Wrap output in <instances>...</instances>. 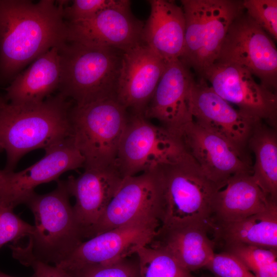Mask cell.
Instances as JSON below:
<instances>
[{
    "mask_svg": "<svg viewBox=\"0 0 277 277\" xmlns=\"http://www.w3.org/2000/svg\"><path fill=\"white\" fill-rule=\"evenodd\" d=\"M64 1L0 0V83L67 41Z\"/></svg>",
    "mask_w": 277,
    "mask_h": 277,
    "instance_id": "cell-1",
    "label": "cell"
},
{
    "mask_svg": "<svg viewBox=\"0 0 277 277\" xmlns=\"http://www.w3.org/2000/svg\"><path fill=\"white\" fill-rule=\"evenodd\" d=\"M71 109V103L60 93L27 105L11 104L0 94V147L7 158L4 169L13 170L27 153L69 137Z\"/></svg>",
    "mask_w": 277,
    "mask_h": 277,
    "instance_id": "cell-2",
    "label": "cell"
},
{
    "mask_svg": "<svg viewBox=\"0 0 277 277\" xmlns=\"http://www.w3.org/2000/svg\"><path fill=\"white\" fill-rule=\"evenodd\" d=\"M159 168L164 192L161 227L210 228L212 204L219 186L205 176L185 151Z\"/></svg>",
    "mask_w": 277,
    "mask_h": 277,
    "instance_id": "cell-3",
    "label": "cell"
},
{
    "mask_svg": "<svg viewBox=\"0 0 277 277\" xmlns=\"http://www.w3.org/2000/svg\"><path fill=\"white\" fill-rule=\"evenodd\" d=\"M67 41L60 48L62 74L60 93L76 105L115 97L122 52Z\"/></svg>",
    "mask_w": 277,
    "mask_h": 277,
    "instance_id": "cell-4",
    "label": "cell"
},
{
    "mask_svg": "<svg viewBox=\"0 0 277 277\" xmlns=\"http://www.w3.org/2000/svg\"><path fill=\"white\" fill-rule=\"evenodd\" d=\"M50 192H35L25 204L32 211L34 230L29 237L34 256L56 266L68 257L85 238L70 204L65 181H57Z\"/></svg>",
    "mask_w": 277,
    "mask_h": 277,
    "instance_id": "cell-5",
    "label": "cell"
},
{
    "mask_svg": "<svg viewBox=\"0 0 277 277\" xmlns=\"http://www.w3.org/2000/svg\"><path fill=\"white\" fill-rule=\"evenodd\" d=\"M128 117L115 97L71 107L70 137L84 159V169L115 166Z\"/></svg>",
    "mask_w": 277,
    "mask_h": 277,
    "instance_id": "cell-6",
    "label": "cell"
},
{
    "mask_svg": "<svg viewBox=\"0 0 277 277\" xmlns=\"http://www.w3.org/2000/svg\"><path fill=\"white\" fill-rule=\"evenodd\" d=\"M185 43L180 59L200 77L217 60L230 26L243 11L242 1L182 0Z\"/></svg>",
    "mask_w": 277,
    "mask_h": 277,
    "instance_id": "cell-7",
    "label": "cell"
},
{
    "mask_svg": "<svg viewBox=\"0 0 277 277\" xmlns=\"http://www.w3.org/2000/svg\"><path fill=\"white\" fill-rule=\"evenodd\" d=\"M185 151L177 134L133 113L128 115L115 166L123 177L133 176L168 164Z\"/></svg>",
    "mask_w": 277,
    "mask_h": 277,
    "instance_id": "cell-8",
    "label": "cell"
},
{
    "mask_svg": "<svg viewBox=\"0 0 277 277\" xmlns=\"http://www.w3.org/2000/svg\"><path fill=\"white\" fill-rule=\"evenodd\" d=\"M216 61L239 66L267 88L274 91L276 88L277 49L274 40L244 10L230 26Z\"/></svg>",
    "mask_w": 277,
    "mask_h": 277,
    "instance_id": "cell-9",
    "label": "cell"
},
{
    "mask_svg": "<svg viewBox=\"0 0 277 277\" xmlns=\"http://www.w3.org/2000/svg\"><path fill=\"white\" fill-rule=\"evenodd\" d=\"M161 225L160 220L142 217L81 243L55 266L71 271L89 265L114 263L136 254L148 245Z\"/></svg>",
    "mask_w": 277,
    "mask_h": 277,
    "instance_id": "cell-10",
    "label": "cell"
},
{
    "mask_svg": "<svg viewBox=\"0 0 277 277\" xmlns=\"http://www.w3.org/2000/svg\"><path fill=\"white\" fill-rule=\"evenodd\" d=\"M164 204V184L159 167L125 177L88 238L142 217L156 218L161 222Z\"/></svg>",
    "mask_w": 277,
    "mask_h": 277,
    "instance_id": "cell-11",
    "label": "cell"
},
{
    "mask_svg": "<svg viewBox=\"0 0 277 277\" xmlns=\"http://www.w3.org/2000/svg\"><path fill=\"white\" fill-rule=\"evenodd\" d=\"M45 150L39 161L24 170H0V205L13 210L25 204L37 186L57 181L64 172L84 166V159L70 136Z\"/></svg>",
    "mask_w": 277,
    "mask_h": 277,
    "instance_id": "cell-12",
    "label": "cell"
},
{
    "mask_svg": "<svg viewBox=\"0 0 277 277\" xmlns=\"http://www.w3.org/2000/svg\"><path fill=\"white\" fill-rule=\"evenodd\" d=\"M201 77L223 100L275 129L276 94L258 83L247 70L216 61Z\"/></svg>",
    "mask_w": 277,
    "mask_h": 277,
    "instance_id": "cell-13",
    "label": "cell"
},
{
    "mask_svg": "<svg viewBox=\"0 0 277 277\" xmlns=\"http://www.w3.org/2000/svg\"><path fill=\"white\" fill-rule=\"evenodd\" d=\"M185 151L205 176L219 188L236 174L252 173L247 153L193 120L176 133Z\"/></svg>",
    "mask_w": 277,
    "mask_h": 277,
    "instance_id": "cell-14",
    "label": "cell"
},
{
    "mask_svg": "<svg viewBox=\"0 0 277 277\" xmlns=\"http://www.w3.org/2000/svg\"><path fill=\"white\" fill-rule=\"evenodd\" d=\"M190 109L194 122L245 152L254 128L263 122L234 108L201 77L192 87Z\"/></svg>",
    "mask_w": 277,
    "mask_h": 277,
    "instance_id": "cell-15",
    "label": "cell"
},
{
    "mask_svg": "<svg viewBox=\"0 0 277 277\" xmlns=\"http://www.w3.org/2000/svg\"><path fill=\"white\" fill-rule=\"evenodd\" d=\"M130 4V1L118 0L91 18L67 22V41L122 52L142 42L144 23L133 15Z\"/></svg>",
    "mask_w": 277,
    "mask_h": 277,
    "instance_id": "cell-16",
    "label": "cell"
},
{
    "mask_svg": "<svg viewBox=\"0 0 277 277\" xmlns=\"http://www.w3.org/2000/svg\"><path fill=\"white\" fill-rule=\"evenodd\" d=\"M166 63L142 42L122 52L115 98L127 110L144 114Z\"/></svg>",
    "mask_w": 277,
    "mask_h": 277,
    "instance_id": "cell-17",
    "label": "cell"
},
{
    "mask_svg": "<svg viewBox=\"0 0 277 277\" xmlns=\"http://www.w3.org/2000/svg\"><path fill=\"white\" fill-rule=\"evenodd\" d=\"M195 81L190 69L180 60L166 63L144 116L157 120L175 134L193 120L190 96Z\"/></svg>",
    "mask_w": 277,
    "mask_h": 277,
    "instance_id": "cell-18",
    "label": "cell"
},
{
    "mask_svg": "<svg viewBox=\"0 0 277 277\" xmlns=\"http://www.w3.org/2000/svg\"><path fill=\"white\" fill-rule=\"evenodd\" d=\"M123 178L116 167L111 166L85 169L78 176H70L65 181L70 196L75 198L74 214L85 238L116 193Z\"/></svg>",
    "mask_w": 277,
    "mask_h": 277,
    "instance_id": "cell-19",
    "label": "cell"
},
{
    "mask_svg": "<svg viewBox=\"0 0 277 277\" xmlns=\"http://www.w3.org/2000/svg\"><path fill=\"white\" fill-rule=\"evenodd\" d=\"M149 16L142 41L166 63L180 60L185 43V18L182 6L173 1L150 0Z\"/></svg>",
    "mask_w": 277,
    "mask_h": 277,
    "instance_id": "cell-20",
    "label": "cell"
},
{
    "mask_svg": "<svg viewBox=\"0 0 277 277\" xmlns=\"http://www.w3.org/2000/svg\"><path fill=\"white\" fill-rule=\"evenodd\" d=\"M249 172L235 174L219 188L212 204L211 225L234 222L263 211L274 201Z\"/></svg>",
    "mask_w": 277,
    "mask_h": 277,
    "instance_id": "cell-21",
    "label": "cell"
},
{
    "mask_svg": "<svg viewBox=\"0 0 277 277\" xmlns=\"http://www.w3.org/2000/svg\"><path fill=\"white\" fill-rule=\"evenodd\" d=\"M60 48H51L18 74L6 88L5 99L16 105L36 104L58 89L62 74Z\"/></svg>",
    "mask_w": 277,
    "mask_h": 277,
    "instance_id": "cell-22",
    "label": "cell"
},
{
    "mask_svg": "<svg viewBox=\"0 0 277 277\" xmlns=\"http://www.w3.org/2000/svg\"><path fill=\"white\" fill-rule=\"evenodd\" d=\"M207 231L197 226L173 229L160 226L147 246L164 249L183 268L191 272L205 267L215 253L213 241L209 238Z\"/></svg>",
    "mask_w": 277,
    "mask_h": 277,
    "instance_id": "cell-23",
    "label": "cell"
},
{
    "mask_svg": "<svg viewBox=\"0 0 277 277\" xmlns=\"http://www.w3.org/2000/svg\"><path fill=\"white\" fill-rule=\"evenodd\" d=\"M210 228L225 246L243 244L277 249V201L243 219L213 224Z\"/></svg>",
    "mask_w": 277,
    "mask_h": 277,
    "instance_id": "cell-24",
    "label": "cell"
},
{
    "mask_svg": "<svg viewBox=\"0 0 277 277\" xmlns=\"http://www.w3.org/2000/svg\"><path fill=\"white\" fill-rule=\"evenodd\" d=\"M247 147L255 155L252 176L272 200L277 201V135L275 129L258 123L250 135Z\"/></svg>",
    "mask_w": 277,
    "mask_h": 277,
    "instance_id": "cell-25",
    "label": "cell"
},
{
    "mask_svg": "<svg viewBox=\"0 0 277 277\" xmlns=\"http://www.w3.org/2000/svg\"><path fill=\"white\" fill-rule=\"evenodd\" d=\"M135 254L140 277H194L161 248L145 246Z\"/></svg>",
    "mask_w": 277,
    "mask_h": 277,
    "instance_id": "cell-26",
    "label": "cell"
},
{
    "mask_svg": "<svg viewBox=\"0 0 277 277\" xmlns=\"http://www.w3.org/2000/svg\"><path fill=\"white\" fill-rule=\"evenodd\" d=\"M226 248L256 277H277V249L243 244L227 245Z\"/></svg>",
    "mask_w": 277,
    "mask_h": 277,
    "instance_id": "cell-27",
    "label": "cell"
},
{
    "mask_svg": "<svg viewBox=\"0 0 277 277\" xmlns=\"http://www.w3.org/2000/svg\"><path fill=\"white\" fill-rule=\"evenodd\" d=\"M246 13L274 41L277 39V1L244 0Z\"/></svg>",
    "mask_w": 277,
    "mask_h": 277,
    "instance_id": "cell-28",
    "label": "cell"
},
{
    "mask_svg": "<svg viewBox=\"0 0 277 277\" xmlns=\"http://www.w3.org/2000/svg\"><path fill=\"white\" fill-rule=\"evenodd\" d=\"M67 272L74 277H140L138 263L128 258L110 264L86 266Z\"/></svg>",
    "mask_w": 277,
    "mask_h": 277,
    "instance_id": "cell-29",
    "label": "cell"
},
{
    "mask_svg": "<svg viewBox=\"0 0 277 277\" xmlns=\"http://www.w3.org/2000/svg\"><path fill=\"white\" fill-rule=\"evenodd\" d=\"M34 230V225L21 219L13 210L0 205V249L9 242L17 244L22 239L31 235Z\"/></svg>",
    "mask_w": 277,
    "mask_h": 277,
    "instance_id": "cell-30",
    "label": "cell"
},
{
    "mask_svg": "<svg viewBox=\"0 0 277 277\" xmlns=\"http://www.w3.org/2000/svg\"><path fill=\"white\" fill-rule=\"evenodd\" d=\"M9 248L13 258L22 265L31 267L35 277H74L63 269L36 259L28 244L23 246L12 244L9 245Z\"/></svg>",
    "mask_w": 277,
    "mask_h": 277,
    "instance_id": "cell-31",
    "label": "cell"
},
{
    "mask_svg": "<svg viewBox=\"0 0 277 277\" xmlns=\"http://www.w3.org/2000/svg\"><path fill=\"white\" fill-rule=\"evenodd\" d=\"M205 267L215 277H256L239 259L227 251L214 253Z\"/></svg>",
    "mask_w": 277,
    "mask_h": 277,
    "instance_id": "cell-32",
    "label": "cell"
},
{
    "mask_svg": "<svg viewBox=\"0 0 277 277\" xmlns=\"http://www.w3.org/2000/svg\"><path fill=\"white\" fill-rule=\"evenodd\" d=\"M118 0H74L64 8V16L68 22L91 18L105 9L114 5Z\"/></svg>",
    "mask_w": 277,
    "mask_h": 277,
    "instance_id": "cell-33",
    "label": "cell"
},
{
    "mask_svg": "<svg viewBox=\"0 0 277 277\" xmlns=\"http://www.w3.org/2000/svg\"><path fill=\"white\" fill-rule=\"evenodd\" d=\"M0 277H15V276L9 275L0 271ZM29 277H35V276L34 275H33Z\"/></svg>",
    "mask_w": 277,
    "mask_h": 277,
    "instance_id": "cell-34",
    "label": "cell"
},
{
    "mask_svg": "<svg viewBox=\"0 0 277 277\" xmlns=\"http://www.w3.org/2000/svg\"><path fill=\"white\" fill-rule=\"evenodd\" d=\"M2 149L1 148V147H0V152H1L2 151Z\"/></svg>",
    "mask_w": 277,
    "mask_h": 277,
    "instance_id": "cell-35",
    "label": "cell"
}]
</instances>
